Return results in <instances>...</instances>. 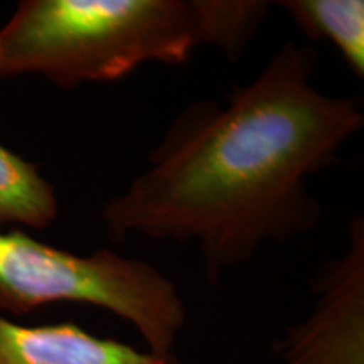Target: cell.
Wrapping results in <instances>:
<instances>
[{
    "label": "cell",
    "instance_id": "cell-5",
    "mask_svg": "<svg viewBox=\"0 0 364 364\" xmlns=\"http://www.w3.org/2000/svg\"><path fill=\"white\" fill-rule=\"evenodd\" d=\"M0 364H179L176 356L98 338L73 322L22 326L0 316Z\"/></svg>",
    "mask_w": 364,
    "mask_h": 364
},
{
    "label": "cell",
    "instance_id": "cell-7",
    "mask_svg": "<svg viewBox=\"0 0 364 364\" xmlns=\"http://www.w3.org/2000/svg\"><path fill=\"white\" fill-rule=\"evenodd\" d=\"M59 201L38 166L0 144V231L7 226L46 230L58 220Z\"/></svg>",
    "mask_w": 364,
    "mask_h": 364
},
{
    "label": "cell",
    "instance_id": "cell-3",
    "mask_svg": "<svg viewBox=\"0 0 364 364\" xmlns=\"http://www.w3.org/2000/svg\"><path fill=\"white\" fill-rule=\"evenodd\" d=\"M56 302L112 312L157 356H174L188 321L177 285L152 263L108 248L76 255L21 230L0 231V316H22Z\"/></svg>",
    "mask_w": 364,
    "mask_h": 364
},
{
    "label": "cell",
    "instance_id": "cell-4",
    "mask_svg": "<svg viewBox=\"0 0 364 364\" xmlns=\"http://www.w3.org/2000/svg\"><path fill=\"white\" fill-rule=\"evenodd\" d=\"M314 306L273 344L279 364H364V220L349 223L348 248L312 279Z\"/></svg>",
    "mask_w": 364,
    "mask_h": 364
},
{
    "label": "cell",
    "instance_id": "cell-1",
    "mask_svg": "<svg viewBox=\"0 0 364 364\" xmlns=\"http://www.w3.org/2000/svg\"><path fill=\"white\" fill-rule=\"evenodd\" d=\"M316 59L312 46L287 41L225 103L177 113L145 169L100 213L113 238L193 243L218 282L316 230L322 206L309 181L364 127L361 98L314 85Z\"/></svg>",
    "mask_w": 364,
    "mask_h": 364
},
{
    "label": "cell",
    "instance_id": "cell-2",
    "mask_svg": "<svg viewBox=\"0 0 364 364\" xmlns=\"http://www.w3.org/2000/svg\"><path fill=\"white\" fill-rule=\"evenodd\" d=\"M209 46L201 0H22L0 27V78L43 76L58 88L181 66Z\"/></svg>",
    "mask_w": 364,
    "mask_h": 364
},
{
    "label": "cell",
    "instance_id": "cell-8",
    "mask_svg": "<svg viewBox=\"0 0 364 364\" xmlns=\"http://www.w3.org/2000/svg\"><path fill=\"white\" fill-rule=\"evenodd\" d=\"M211 48L238 61L260 33L273 2L263 0H201Z\"/></svg>",
    "mask_w": 364,
    "mask_h": 364
},
{
    "label": "cell",
    "instance_id": "cell-6",
    "mask_svg": "<svg viewBox=\"0 0 364 364\" xmlns=\"http://www.w3.org/2000/svg\"><path fill=\"white\" fill-rule=\"evenodd\" d=\"M306 38L329 41L349 70L364 76V2L363 0H282L273 2Z\"/></svg>",
    "mask_w": 364,
    "mask_h": 364
}]
</instances>
